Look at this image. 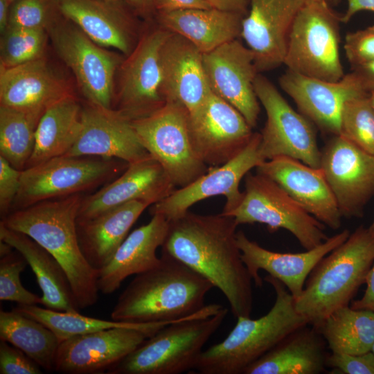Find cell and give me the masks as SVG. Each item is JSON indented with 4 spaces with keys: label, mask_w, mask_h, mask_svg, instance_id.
Listing matches in <instances>:
<instances>
[{
    "label": "cell",
    "mask_w": 374,
    "mask_h": 374,
    "mask_svg": "<svg viewBox=\"0 0 374 374\" xmlns=\"http://www.w3.org/2000/svg\"><path fill=\"white\" fill-rule=\"evenodd\" d=\"M347 9L341 17V22L347 23L358 12L369 10L374 12V0H347Z\"/></svg>",
    "instance_id": "49"
},
{
    "label": "cell",
    "mask_w": 374,
    "mask_h": 374,
    "mask_svg": "<svg viewBox=\"0 0 374 374\" xmlns=\"http://www.w3.org/2000/svg\"><path fill=\"white\" fill-rule=\"evenodd\" d=\"M227 312L226 308L214 303L168 324L107 373L178 374L194 369L203 346L220 328Z\"/></svg>",
    "instance_id": "6"
},
{
    "label": "cell",
    "mask_w": 374,
    "mask_h": 374,
    "mask_svg": "<svg viewBox=\"0 0 374 374\" xmlns=\"http://www.w3.org/2000/svg\"><path fill=\"white\" fill-rule=\"evenodd\" d=\"M244 186L242 202L225 215L233 217L238 225L264 224L270 232L285 229L305 250L328 238L324 231L326 226L270 178L249 172L244 177Z\"/></svg>",
    "instance_id": "8"
},
{
    "label": "cell",
    "mask_w": 374,
    "mask_h": 374,
    "mask_svg": "<svg viewBox=\"0 0 374 374\" xmlns=\"http://www.w3.org/2000/svg\"><path fill=\"white\" fill-rule=\"evenodd\" d=\"M134 12L142 16H149L155 12L154 0H123Z\"/></svg>",
    "instance_id": "50"
},
{
    "label": "cell",
    "mask_w": 374,
    "mask_h": 374,
    "mask_svg": "<svg viewBox=\"0 0 374 374\" xmlns=\"http://www.w3.org/2000/svg\"><path fill=\"white\" fill-rule=\"evenodd\" d=\"M326 366L344 374H374V353L371 350L362 354L331 353Z\"/></svg>",
    "instance_id": "43"
},
{
    "label": "cell",
    "mask_w": 374,
    "mask_h": 374,
    "mask_svg": "<svg viewBox=\"0 0 374 374\" xmlns=\"http://www.w3.org/2000/svg\"><path fill=\"white\" fill-rule=\"evenodd\" d=\"M260 133L254 132L246 147L235 157L207 172L190 184L174 190L168 197L152 205V215L159 214L168 222L184 215L190 206L205 199L222 195L226 202L222 213L226 215L242 202L243 192L239 189L243 177L265 159L260 150Z\"/></svg>",
    "instance_id": "13"
},
{
    "label": "cell",
    "mask_w": 374,
    "mask_h": 374,
    "mask_svg": "<svg viewBox=\"0 0 374 374\" xmlns=\"http://www.w3.org/2000/svg\"><path fill=\"white\" fill-rule=\"evenodd\" d=\"M0 339L22 350L44 370L54 371L60 341L43 323L15 309L1 310Z\"/></svg>",
    "instance_id": "35"
},
{
    "label": "cell",
    "mask_w": 374,
    "mask_h": 374,
    "mask_svg": "<svg viewBox=\"0 0 374 374\" xmlns=\"http://www.w3.org/2000/svg\"><path fill=\"white\" fill-rule=\"evenodd\" d=\"M331 353L362 354L374 343V311L341 307L313 326Z\"/></svg>",
    "instance_id": "34"
},
{
    "label": "cell",
    "mask_w": 374,
    "mask_h": 374,
    "mask_svg": "<svg viewBox=\"0 0 374 374\" xmlns=\"http://www.w3.org/2000/svg\"><path fill=\"white\" fill-rule=\"evenodd\" d=\"M370 99L374 109V92L370 93Z\"/></svg>",
    "instance_id": "55"
},
{
    "label": "cell",
    "mask_w": 374,
    "mask_h": 374,
    "mask_svg": "<svg viewBox=\"0 0 374 374\" xmlns=\"http://www.w3.org/2000/svg\"><path fill=\"white\" fill-rule=\"evenodd\" d=\"M59 12L56 0H15L8 26L47 30Z\"/></svg>",
    "instance_id": "40"
},
{
    "label": "cell",
    "mask_w": 374,
    "mask_h": 374,
    "mask_svg": "<svg viewBox=\"0 0 374 374\" xmlns=\"http://www.w3.org/2000/svg\"><path fill=\"white\" fill-rule=\"evenodd\" d=\"M65 156L116 159L127 164L151 157L140 142L130 118L118 109L89 103L82 110L79 136Z\"/></svg>",
    "instance_id": "19"
},
{
    "label": "cell",
    "mask_w": 374,
    "mask_h": 374,
    "mask_svg": "<svg viewBox=\"0 0 374 374\" xmlns=\"http://www.w3.org/2000/svg\"><path fill=\"white\" fill-rule=\"evenodd\" d=\"M365 283L366 288L360 299L355 300L350 307L374 311V262L367 274Z\"/></svg>",
    "instance_id": "46"
},
{
    "label": "cell",
    "mask_w": 374,
    "mask_h": 374,
    "mask_svg": "<svg viewBox=\"0 0 374 374\" xmlns=\"http://www.w3.org/2000/svg\"><path fill=\"white\" fill-rule=\"evenodd\" d=\"M10 1H11L12 2H13L15 0H10Z\"/></svg>",
    "instance_id": "57"
},
{
    "label": "cell",
    "mask_w": 374,
    "mask_h": 374,
    "mask_svg": "<svg viewBox=\"0 0 374 374\" xmlns=\"http://www.w3.org/2000/svg\"><path fill=\"white\" fill-rule=\"evenodd\" d=\"M213 8L235 12L246 15L249 0H206Z\"/></svg>",
    "instance_id": "48"
},
{
    "label": "cell",
    "mask_w": 374,
    "mask_h": 374,
    "mask_svg": "<svg viewBox=\"0 0 374 374\" xmlns=\"http://www.w3.org/2000/svg\"><path fill=\"white\" fill-rule=\"evenodd\" d=\"M82 108L73 95L50 106L40 118L33 152L26 168L65 155L81 129Z\"/></svg>",
    "instance_id": "33"
},
{
    "label": "cell",
    "mask_w": 374,
    "mask_h": 374,
    "mask_svg": "<svg viewBox=\"0 0 374 374\" xmlns=\"http://www.w3.org/2000/svg\"><path fill=\"white\" fill-rule=\"evenodd\" d=\"M202 64L211 90L255 127L260 108L254 88L259 72L252 51L233 39L203 53Z\"/></svg>",
    "instance_id": "17"
},
{
    "label": "cell",
    "mask_w": 374,
    "mask_h": 374,
    "mask_svg": "<svg viewBox=\"0 0 374 374\" xmlns=\"http://www.w3.org/2000/svg\"><path fill=\"white\" fill-rule=\"evenodd\" d=\"M152 216L148 224L128 234L109 262L98 271L100 292L111 294L130 276L144 273L160 263L157 249L166 240L169 222L159 214Z\"/></svg>",
    "instance_id": "27"
},
{
    "label": "cell",
    "mask_w": 374,
    "mask_h": 374,
    "mask_svg": "<svg viewBox=\"0 0 374 374\" xmlns=\"http://www.w3.org/2000/svg\"><path fill=\"white\" fill-rule=\"evenodd\" d=\"M170 323H132L70 337L58 347L54 371L67 374L107 373Z\"/></svg>",
    "instance_id": "14"
},
{
    "label": "cell",
    "mask_w": 374,
    "mask_h": 374,
    "mask_svg": "<svg viewBox=\"0 0 374 374\" xmlns=\"http://www.w3.org/2000/svg\"><path fill=\"white\" fill-rule=\"evenodd\" d=\"M132 124L143 146L176 187H184L207 172L209 167L193 143L189 115L181 107L166 103L152 114L132 120Z\"/></svg>",
    "instance_id": "9"
},
{
    "label": "cell",
    "mask_w": 374,
    "mask_h": 374,
    "mask_svg": "<svg viewBox=\"0 0 374 374\" xmlns=\"http://www.w3.org/2000/svg\"><path fill=\"white\" fill-rule=\"evenodd\" d=\"M326 341L312 327L293 332L247 366L244 374H318L326 366Z\"/></svg>",
    "instance_id": "31"
},
{
    "label": "cell",
    "mask_w": 374,
    "mask_h": 374,
    "mask_svg": "<svg viewBox=\"0 0 374 374\" xmlns=\"http://www.w3.org/2000/svg\"><path fill=\"white\" fill-rule=\"evenodd\" d=\"M320 168L342 217L362 216L374 195V155L334 135L321 150Z\"/></svg>",
    "instance_id": "15"
},
{
    "label": "cell",
    "mask_w": 374,
    "mask_h": 374,
    "mask_svg": "<svg viewBox=\"0 0 374 374\" xmlns=\"http://www.w3.org/2000/svg\"><path fill=\"white\" fill-rule=\"evenodd\" d=\"M344 229L317 247L301 253H280L268 250L251 240L242 231L236 233L237 243L242 260L255 284L261 287L260 270L281 281L294 300L301 294L307 278L319 261L342 244L350 235Z\"/></svg>",
    "instance_id": "22"
},
{
    "label": "cell",
    "mask_w": 374,
    "mask_h": 374,
    "mask_svg": "<svg viewBox=\"0 0 374 374\" xmlns=\"http://www.w3.org/2000/svg\"><path fill=\"white\" fill-rule=\"evenodd\" d=\"M71 95L65 80L43 57L12 67L0 66V106L44 114Z\"/></svg>",
    "instance_id": "26"
},
{
    "label": "cell",
    "mask_w": 374,
    "mask_h": 374,
    "mask_svg": "<svg viewBox=\"0 0 374 374\" xmlns=\"http://www.w3.org/2000/svg\"><path fill=\"white\" fill-rule=\"evenodd\" d=\"M254 88L267 115L260 132V150L265 160L287 157L320 168L321 150L314 124L295 111L266 77L258 73Z\"/></svg>",
    "instance_id": "11"
},
{
    "label": "cell",
    "mask_w": 374,
    "mask_h": 374,
    "mask_svg": "<svg viewBox=\"0 0 374 374\" xmlns=\"http://www.w3.org/2000/svg\"><path fill=\"white\" fill-rule=\"evenodd\" d=\"M43 114L0 106V156L23 170L33 152Z\"/></svg>",
    "instance_id": "36"
},
{
    "label": "cell",
    "mask_w": 374,
    "mask_h": 374,
    "mask_svg": "<svg viewBox=\"0 0 374 374\" xmlns=\"http://www.w3.org/2000/svg\"><path fill=\"white\" fill-rule=\"evenodd\" d=\"M61 15L100 46L132 51L130 7L123 0H56Z\"/></svg>",
    "instance_id": "28"
},
{
    "label": "cell",
    "mask_w": 374,
    "mask_h": 374,
    "mask_svg": "<svg viewBox=\"0 0 374 374\" xmlns=\"http://www.w3.org/2000/svg\"><path fill=\"white\" fill-rule=\"evenodd\" d=\"M309 0H249L240 36L253 53L258 72L283 64L288 35Z\"/></svg>",
    "instance_id": "20"
},
{
    "label": "cell",
    "mask_w": 374,
    "mask_h": 374,
    "mask_svg": "<svg viewBox=\"0 0 374 374\" xmlns=\"http://www.w3.org/2000/svg\"><path fill=\"white\" fill-rule=\"evenodd\" d=\"M175 187L163 168L152 157L127 164L121 176L82 199L77 221L93 218L131 201L153 205L168 197Z\"/></svg>",
    "instance_id": "24"
},
{
    "label": "cell",
    "mask_w": 374,
    "mask_h": 374,
    "mask_svg": "<svg viewBox=\"0 0 374 374\" xmlns=\"http://www.w3.org/2000/svg\"><path fill=\"white\" fill-rule=\"evenodd\" d=\"M46 31L8 26L1 37L0 66L12 67L43 57Z\"/></svg>",
    "instance_id": "37"
},
{
    "label": "cell",
    "mask_w": 374,
    "mask_h": 374,
    "mask_svg": "<svg viewBox=\"0 0 374 374\" xmlns=\"http://www.w3.org/2000/svg\"><path fill=\"white\" fill-rule=\"evenodd\" d=\"M14 248L8 243L0 240V256L3 258L12 252Z\"/></svg>",
    "instance_id": "52"
},
{
    "label": "cell",
    "mask_w": 374,
    "mask_h": 374,
    "mask_svg": "<svg viewBox=\"0 0 374 374\" xmlns=\"http://www.w3.org/2000/svg\"><path fill=\"white\" fill-rule=\"evenodd\" d=\"M0 240L10 244L26 259L42 292L45 308L64 312H79L67 276L57 260L27 235L0 223Z\"/></svg>",
    "instance_id": "32"
},
{
    "label": "cell",
    "mask_w": 374,
    "mask_h": 374,
    "mask_svg": "<svg viewBox=\"0 0 374 374\" xmlns=\"http://www.w3.org/2000/svg\"><path fill=\"white\" fill-rule=\"evenodd\" d=\"M351 72L366 92H374V61L353 67Z\"/></svg>",
    "instance_id": "47"
},
{
    "label": "cell",
    "mask_w": 374,
    "mask_h": 374,
    "mask_svg": "<svg viewBox=\"0 0 374 374\" xmlns=\"http://www.w3.org/2000/svg\"><path fill=\"white\" fill-rule=\"evenodd\" d=\"M314 1L326 3L331 6L332 4L335 3L337 0H314Z\"/></svg>",
    "instance_id": "53"
},
{
    "label": "cell",
    "mask_w": 374,
    "mask_h": 374,
    "mask_svg": "<svg viewBox=\"0 0 374 374\" xmlns=\"http://www.w3.org/2000/svg\"><path fill=\"white\" fill-rule=\"evenodd\" d=\"M161 94L192 116L211 91L202 64V53L182 36L170 33L161 52Z\"/></svg>",
    "instance_id": "25"
},
{
    "label": "cell",
    "mask_w": 374,
    "mask_h": 374,
    "mask_svg": "<svg viewBox=\"0 0 374 374\" xmlns=\"http://www.w3.org/2000/svg\"><path fill=\"white\" fill-rule=\"evenodd\" d=\"M371 351L374 353V343L373 344V346H372V348H371Z\"/></svg>",
    "instance_id": "56"
},
{
    "label": "cell",
    "mask_w": 374,
    "mask_h": 374,
    "mask_svg": "<svg viewBox=\"0 0 374 374\" xmlns=\"http://www.w3.org/2000/svg\"><path fill=\"white\" fill-rule=\"evenodd\" d=\"M170 33L161 26L145 35L121 66L117 109L131 120L148 116L166 103L161 52Z\"/></svg>",
    "instance_id": "16"
},
{
    "label": "cell",
    "mask_w": 374,
    "mask_h": 374,
    "mask_svg": "<svg viewBox=\"0 0 374 374\" xmlns=\"http://www.w3.org/2000/svg\"><path fill=\"white\" fill-rule=\"evenodd\" d=\"M149 206L143 201H131L93 218L77 221L81 249L93 268L98 271L109 262L131 227Z\"/></svg>",
    "instance_id": "29"
},
{
    "label": "cell",
    "mask_w": 374,
    "mask_h": 374,
    "mask_svg": "<svg viewBox=\"0 0 374 374\" xmlns=\"http://www.w3.org/2000/svg\"><path fill=\"white\" fill-rule=\"evenodd\" d=\"M121 164L114 159L62 155L27 167L12 211L91 189L118 173Z\"/></svg>",
    "instance_id": "10"
},
{
    "label": "cell",
    "mask_w": 374,
    "mask_h": 374,
    "mask_svg": "<svg viewBox=\"0 0 374 374\" xmlns=\"http://www.w3.org/2000/svg\"><path fill=\"white\" fill-rule=\"evenodd\" d=\"M40 368L22 350L1 340V374H40L42 373Z\"/></svg>",
    "instance_id": "42"
},
{
    "label": "cell",
    "mask_w": 374,
    "mask_h": 374,
    "mask_svg": "<svg viewBox=\"0 0 374 374\" xmlns=\"http://www.w3.org/2000/svg\"><path fill=\"white\" fill-rule=\"evenodd\" d=\"M373 262L374 235L360 226L311 271L301 294L294 300L296 311L314 326L349 305Z\"/></svg>",
    "instance_id": "5"
},
{
    "label": "cell",
    "mask_w": 374,
    "mask_h": 374,
    "mask_svg": "<svg viewBox=\"0 0 374 374\" xmlns=\"http://www.w3.org/2000/svg\"><path fill=\"white\" fill-rule=\"evenodd\" d=\"M211 8L213 7L206 0H154V8L157 14Z\"/></svg>",
    "instance_id": "45"
},
{
    "label": "cell",
    "mask_w": 374,
    "mask_h": 374,
    "mask_svg": "<svg viewBox=\"0 0 374 374\" xmlns=\"http://www.w3.org/2000/svg\"><path fill=\"white\" fill-rule=\"evenodd\" d=\"M344 48L351 68L374 61V25L348 33Z\"/></svg>",
    "instance_id": "41"
},
{
    "label": "cell",
    "mask_w": 374,
    "mask_h": 374,
    "mask_svg": "<svg viewBox=\"0 0 374 374\" xmlns=\"http://www.w3.org/2000/svg\"><path fill=\"white\" fill-rule=\"evenodd\" d=\"M21 172L0 156V212L3 218L12 208L19 190Z\"/></svg>",
    "instance_id": "44"
},
{
    "label": "cell",
    "mask_w": 374,
    "mask_h": 374,
    "mask_svg": "<svg viewBox=\"0 0 374 374\" xmlns=\"http://www.w3.org/2000/svg\"><path fill=\"white\" fill-rule=\"evenodd\" d=\"M160 263L136 275L118 298L114 321L146 323L174 322L202 310L214 287L206 278L161 252Z\"/></svg>",
    "instance_id": "3"
},
{
    "label": "cell",
    "mask_w": 374,
    "mask_h": 374,
    "mask_svg": "<svg viewBox=\"0 0 374 374\" xmlns=\"http://www.w3.org/2000/svg\"><path fill=\"white\" fill-rule=\"evenodd\" d=\"M276 299L272 308L257 319L240 317L227 337L203 350L194 368L202 374H239L287 336L308 326L296 310L294 299L277 278L267 276Z\"/></svg>",
    "instance_id": "4"
},
{
    "label": "cell",
    "mask_w": 374,
    "mask_h": 374,
    "mask_svg": "<svg viewBox=\"0 0 374 374\" xmlns=\"http://www.w3.org/2000/svg\"><path fill=\"white\" fill-rule=\"evenodd\" d=\"M283 188L307 212L326 226L337 230L342 215L320 168L287 157L263 161L256 168Z\"/></svg>",
    "instance_id": "23"
},
{
    "label": "cell",
    "mask_w": 374,
    "mask_h": 374,
    "mask_svg": "<svg viewBox=\"0 0 374 374\" xmlns=\"http://www.w3.org/2000/svg\"><path fill=\"white\" fill-rule=\"evenodd\" d=\"M340 135L374 155V109L370 93L345 103L341 116Z\"/></svg>",
    "instance_id": "38"
},
{
    "label": "cell",
    "mask_w": 374,
    "mask_h": 374,
    "mask_svg": "<svg viewBox=\"0 0 374 374\" xmlns=\"http://www.w3.org/2000/svg\"><path fill=\"white\" fill-rule=\"evenodd\" d=\"M161 26L191 42L202 54L238 39L245 15L215 8L158 13Z\"/></svg>",
    "instance_id": "30"
},
{
    "label": "cell",
    "mask_w": 374,
    "mask_h": 374,
    "mask_svg": "<svg viewBox=\"0 0 374 374\" xmlns=\"http://www.w3.org/2000/svg\"><path fill=\"white\" fill-rule=\"evenodd\" d=\"M189 125L195 151L208 167L235 157L254 133L240 112L212 91L200 109L189 116Z\"/></svg>",
    "instance_id": "18"
},
{
    "label": "cell",
    "mask_w": 374,
    "mask_h": 374,
    "mask_svg": "<svg viewBox=\"0 0 374 374\" xmlns=\"http://www.w3.org/2000/svg\"><path fill=\"white\" fill-rule=\"evenodd\" d=\"M368 230L374 235V220H373L372 224L368 227Z\"/></svg>",
    "instance_id": "54"
},
{
    "label": "cell",
    "mask_w": 374,
    "mask_h": 374,
    "mask_svg": "<svg viewBox=\"0 0 374 374\" xmlns=\"http://www.w3.org/2000/svg\"><path fill=\"white\" fill-rule=\"evenodd\" d=\"M341 17L328 4L309 0L290 29L283 64L288 70L336 82L345 75L340 57Z\"/></svg>",
    "instance_id": "7"
},
{
    "label": "cell",
    "mask_w": 374,
    "mask_h": 374,
    "mask_svg": "<svg viewBox=\"0 0 374 374\" xmlns=\"http://www.w3.org/2000/svg\"><path fill=\"white\" fill-rule=\"evenodd\" d=\"M238 224L222 213L186 212L169 222L161 252L172 256L208 279L227 299L236 318L250 317L252 278L241 258L236 238Z\"/></svg>",
    "instance_id": "1"
},
{
    "label": "cell",
    "mask_w": 374,
    "mask_h": 374,
    "mask_svg": "<svg viewBox=\"0 0 374 374\" xmlns=\"http://www.w3.org/2000/svg\"><path fill=\"white\" fill-rule=\"evenodd\" d=\"M47 30L57 54L74 74L88 102L111 108L119 57L101 48L66 18L57 17Z\"/></svg>",
    "instance_id": "12"
},
{
    "label": "cell",
    "mask_w": 374,
    "mask_h": 374,
    "mask_svg": "<svg viewBox=\"0 0 374 374\" xmlns=\"http://www.w3.org/2000/svg\"><path fill=\"white\" fill-rule=\"evenodd\" d=\"M0 260V300L16 302L21 305L42 304V297L26 290L21 284L20 274L28 265L17 250Z\"/></svg>",
    "instance_id": "39"
},
{
    "label": "cell",
    "mask_w": 374,
    "mask_h": 374,
    "mask_svg": "<svg viewBox=\"0 0 374 374\" xmlns=\"http://www.w3.org/2000/svg\"><path fill=\"white\" fill-rule=\"evenodd\" d=\"M78 194L42 201L14 211L1 223L29 236L61 265L80 309L98 300V271L85 258L79 242L77 218L82 201Z\"/></svg>",
    "instance_id": "2"
},
{
    "label": "cell",
    "mask_w": 374,
    "mask_h": 374,
    "mask_svg": "<svg viewBox=\"0 0 374 374\" xmlns=\"http://www.w3.org/2000/svg\"><path fill=\"white\" fill-rule=\"evenodd\" d=\"M12 1L0 0V32L3 33L8 27L9 15Z\"/></svg>",
    "instance_id": "51"
},
{
    "label": "cell",
    "mask_w": 374,
    "mask_h": 374,
    "mask_svg": "<svg viewBox=\"0 0 374 374\" xmlns=\"http://www.w3.org/2000/svg\"><path fill=\"white\" fill-rule=\"evenodd\" d=\"M283 91L301 113L324 132L341 133V116L348 100L368 94L350 72L336 82L305 76L287 70L279 78Z\"/></svg>",
    "instance_id": "21"
}]
</instances>
